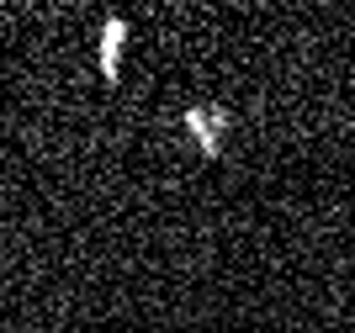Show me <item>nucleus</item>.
I'll use <instances>...</instances> for the list:
<instances>
[{
  "instance_id": "f257e3e1",
  "label": "nucleus",
  "mask_w": 355,
  "mask_h": 333,
  "mask_svg": "<svg viewBox=\"0 0 355 333\" xmlns=\"http://www.w3.org/2000/svg\"><path fill=\"white\" fill-rule=\"evenodd\" d=\"M180 127L196 138V148H202L207 159H223V132L234 127V111H228V106H218V101H196V106H186Z\"/></svg>"
},
{
  "instance_id": "f03ea898",
  "label": "nucleus",
  "mask_w": 355,
  "mask_h": 333,
  "mask_svg": "<svg viewBox=\"0 0 355 333\" xmlns=\"http://www.w3.org/2000/svg\"><path fill=\"white\" fill-rule=\"evenodd\" d=\"M122 48H128V16H106L101 21V80H122Z\"/></svg>"
}]
</instances>
